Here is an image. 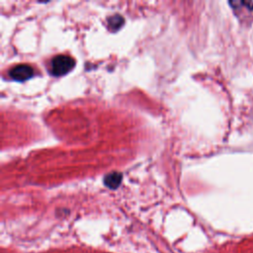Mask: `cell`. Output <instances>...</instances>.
Wrapping results in <instances>:
<instances>
[{"label":"cell","mask_w":253,"mask_h":253,"mask_svg":"<svg viewBox=\"0 0 253 253\" xmlns=\"http://www.w3.org/2000/svg\"><path fill=\"white\" fill-rule=\"evenodd\" d=\"M74 59L69 55L59 54L54 56L50 62V72L52 75L61 76L69 72L74 66Z\"/></svg>","instance_id":"cell-1"},{"label":"cell","mask_w":253,"mask_h":253,"mask_svg":"<svg viewBox=\"0 0 253 253\" xmlns=\"http://www.w3.org/2000/svg\"><path fill=\"white\" fill-rule=\"evenodd\" d=\"M9 75L14 80L24 81L34 75V69L28 64H19L10 70Z\"/></svg>","instance_id":"cell-2"},{"label":"cell","mask_w":253,"mask_h":253,"mask_svg":"<svg viewBox=\"0 0 253 253\" xmlns=\"http://www.w3.org/2000/svg\"><path fill=\"white\" fill-rule=\"evenodd\" d=\"M122 181V174L119 172H113L109 173L104 178V183L108 188L116 189L121 184Z\"/></svg>","instance_id":"cell-3"},{"label":"cell","mask_w":253,"mask_h":253,"mask_svg":"<svg viewBox=\"0 0 253 253\" xmlns=\"http://www.w3.org/2000/svg\"><path fill=\"white\" fill-rule=\"evenodd\" d=\"M108 24L112 31H117L118 29H120L123 26L124 18L120 15H115L108 20Z\"/></svg>","instance_id":"cell-4"},{"label":"cell","mask_w":253,"mask_h":253,"mask_svg":"<svg viewBox=\"0 0 253 253\" xmlns=\"http://www.w3.org/2000/svg\"><path fill=\"white\" fill-rule=\"evenodd\" d=\"M242 5L246 6L247 9L249 10H253V0H249V1H242Z\"/></svg>","instance_id":"cell-5"}]
</instances>
